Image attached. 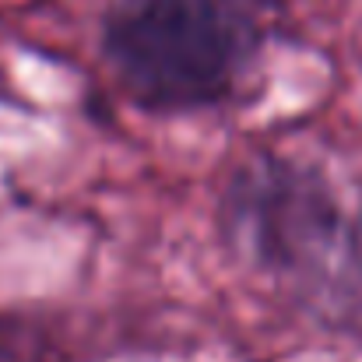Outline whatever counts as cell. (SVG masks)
I'll return each instance as SVG.
<instances>
[{
  "instance_id": "obj_2",
  "label": "cell",
  "mask_w": 362,
  "mask_h": 362,
  "mask_svg": "<svg viewBox=\"0 0 362 362\" xmlns=\"http://www.w3.org/2000/svg\"><path fill=\"white\" fill-rule=\"evenodd\" d=\"M260 42L250 0H117L103 21V49L127 95L162 113L226 103Z\"/></svg>"
},
{
  "instance_id": "obj_1",
  "label": "cell",
  "mask_w": 362,
  "mask_h": 362,
  "mask_svg": "<svg viewBox=\"0 0 362 362\" xmlns=\"http://www.w3.org/2000/svg\"><path fill=\"white\" fill-rule=\"evenodd\" d=\"M218 226L299 306L327 324L362 327V215L324 173L285 155H253L222 190Z\"/></svg>"
},
{
  "instance_id": "obj_3",
  "label": "cell",
  "mask_w": 362,
  "mask_h": 362,
  "mask_svg": "<svg viewBox=\"0 0 362 362\" xmlns=\"http://www.w3.org/2000/svg\"><path fill=\"white\" fill-rule=\"evenodd\" d=\"M0 362H64L53 331L32 317H0Z\"/></svg>"
}]
</instances>
